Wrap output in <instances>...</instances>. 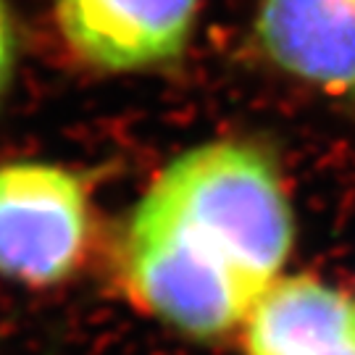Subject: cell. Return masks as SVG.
Here are the masks:
<instances>
[{"label":"cell","mask_w":355,"mask_h":355,"mask_svg":"<svg viewBox=\"0 0 355 355\" xmlns=\"http://www.w3.org/2000/svg\"><path fill=\"white\" fill-rule=\"evenodd\" d=\"M21 58V26L13 0H0V111L11 95Z\"/></svg>","instance_id":"obj_6"},{"label":"cell","mask_w":355,"mask_h":355,"mask_svg":"<svg viewBox=\"0 0 355 355\" xmlns=\"http://www.w3.org/2000/svg\"><path fill=\"white\" fill-rule=\"evenodd\" d=\"M92 227L87 182L51 161L0 164V277L48 290L82 266Z\"/></svg>","instance_id":"obj_2"},{"label":"cell","mask_w":355,"mask_h":355,"mask_svg":"<svg viewBox=\"0 0 355 355\" xmlns=\"http://www.w3.org/2000/svg\"><path fill=\"white\" fill-rule=\"evenodd\" d=\"M295 218L274 161L242 140L177 155L121 232L116 268L142 313L195 340L242 327L282 277Z\"/></svg>","instance_id":"obj_1"},{"label":"cell","mask_w":355,"mask_h":355,"mask_svg":"<svg viewBox=\"0 0 355 355\" xmlns=\"http://www.w3.org/2000/svg\"><path fill=\"white\" fill-rule=\"evenodd\" d=\"M250 45L300 85L355 95V0H255Z\"/></svg>","instance_id":"obj_4"},{"label":"cell","mask_w":355,"mask_h":355,"mask_svg":"<svg viewBox=\"0 0 355 355\" xmlns=\"http://www.w3.org/2000/svg\"><path fill=\"white\" fill-rule=\"evenodd\" d=\"M242 327L245 355H355V300L313 277H279Z\"/></svg>","instance_id":"obj_5"},{"label":"cell","mask_w":355,"mask_h":355,"mask_svg":"<svg viewBox=\"0 0 355 355\" xmlns=\"http://www.w3.org/2000/svg\"><path fill=\"white\" fill-rule=\"evenodd\" d=\"M203 0H51L64 51L87 71L148 74L187 53Z\"/></svg>","instance_id":"obj_3"}]
</instances>
